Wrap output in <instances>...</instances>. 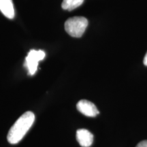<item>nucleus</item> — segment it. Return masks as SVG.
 <instances>
[{"label": "nucleus", "instance_id": "f257e3e1", "mask_svg": "<svg viewBox=\"0 0 147 147\" xmlns=\"http://www.w3.org/2000/svg\"><path fill=\"white\" fill-rule=\"evenodd\" d=\"M34 121L35 115L31 111L26 112L20 117L9 130L7 136L9 143L15 144L19 142L32 127Z\"/></svg>", "mask_w": 147, "mask_h": 147}, {"label": "nucleus", "instance_id": "f03ea898", "mask_svg": "<svg viewBox=\"0 0 147 147\" xmlns=\"http://www.w3.org/2000/svg\"><path fill=\"white\" fill-rule=\"evenodd\" d=\"M88 26V20L83 16H74L67 19L65 23V29L69 36L80 38Z\"/></svg>", "mask_w": 147, "mask_h": 147}, {"label": "nucleus", "instance_id": "7ed1b4c3", "mask_svg": "<svg viewBox=\"0 0 147 147\" xmlns=\"http://www.w3.org/2000/svg\"><path fill=\"white\" fill-rule=\"evenodd\" d=\"M46 54L45 51L42 50H31L27 57L25 58V66L28 69L29 74L34 75L36 72L38 63L40 61L44 59Z\"/></svg>", "mask_w": 147, "mask_h": 147}, {"label": "nucleus", "instance_id": "20e7f679", "mask_svg": "<svg viewBox=\"0 0 147 147\" xmlns=\"http://www.w3.org/2000/svg\"><path fill=\"white\" fill-rule=\"evenodd\" d=\"M77 109L80 113L89 117H95L99 114V111L93 103L86 100L79 101L76 105Z\"/></svg>", "mask_w": 147, "mask_h": 147}, {"label": "nucleus", "instance_id": "39448f33", "mask_svg": "<svg viewBox=\"0 0 147 147\" xmlns=\"http://www.w3.org/2000/svg\"><path fill=\"white\" fill-rule=\"evenodd\" d=\"M76 139L80 146L89 147L93 144V135L88 130L81 129L76 131Z\"/></svg>", "mask_w": 147, "mask_h": 147}, {"label": "nucleus", "instance_id": "423d86ee", "mask_svg": "<svg viewBox=\"0 0 147 147\" xmlns=\"http://www.w3.org/2000/svg\"><path fill=\"white\" fill-rule=\"evenodd\" d=\"M0 11L5 17L12 19L15 14L12 0H0Z\"/></svg>", "mask_w": 147, "mask_h": 147}, {"label": "nucleus", "instance_id": "0eeeda50", "mask_svg": "<svg viewBox=\"0 0 147 147\" xmlns=\"http://www.w3.org/2000/svg\"><path fill=\"white\" fill-rule=\"evenodd\" d=\"M84 2V0H63L61 7L63 10L71 11L80 6Z\"/></svg>", "mask_w": 147, "mask_h": 147}, {"label": "nucleus", "instance_id": "6e6552de", "mask_svg": "<svg viewBox=\"0 0 147 147\" xmlns=\"http://www.w3.org/2000/svg\"><path fill=\"white\" fill-rule=\"evenodd\" d=\"M136 147H147V140H143L141 141L137 144Z\"/></svg>", "mask_w": 147, "mask_h": 147}, {"label": "nucleus", "instance_id": "1a4fd4ad", "mask_svg": "<svg viewBox=\"0 0 147 147\" xmlns=\"http://www.w3.org/2000/svg\"><path fill=\"white\" fill-rule=\"evenodd\" d=\"M143 63H144V65L147 66V52H146V55H145V56H144V60H143Z\"/></svg>", "mask_w": 147, "mask_h": 147}]
</instances>
